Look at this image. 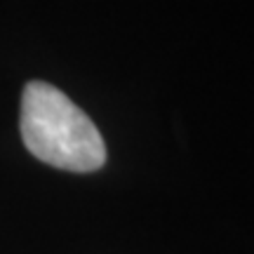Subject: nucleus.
I'll use <instances>...</instances> for the list:
<instances>
[{
    "label": "nucleus",
    "instance_id": "nucleus-1",
    "mask_svg": "<svg viewBox=\"0 0 254 254\" xmlns=\"http://www.w3.org/2000/svg\"><path fill=\"white\" fill-rule=\"evenodd\" d=\"M21 139L38 160L66 172H94L106 163L97 125L62 90L31 80L21 94Z\"/></svg>",
    "mask_w": 254,
    "mask_h": 254
}]
</instances>
